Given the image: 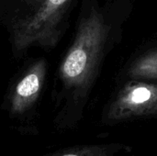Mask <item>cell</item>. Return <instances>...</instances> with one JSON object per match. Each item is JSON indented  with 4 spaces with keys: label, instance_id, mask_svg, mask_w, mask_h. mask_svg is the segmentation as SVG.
I'll use <instances>...</instances> for the list:
<instances>
[{
    "label": "cell",
    "instance_id": "3",
    "mask_svg": "<svg viewBox=\"0 0 157 156\" xmlns=\"http://www.w3.org/2000/svg\"><path fill=\"white\" fill-rule=\"evenodd\" d=\"M45 73V62L40 60L34 63L17 83L11 97V112L13 114H23L36 102L43 86Z\"/></svg>",
    "mask_w": 157,
    "mask_h": 156
},
{
    "label": "cell",
    "instance_id": "2",
    "mask_svg": "<svg viewBox=\"0 0 157 156\" xmlns=\"http://www.w3.org/2000/svg\"><path fill=\"white\" fill-rule=\"evenodd\" d=\"M101 28L95 17L81 27L77 38L61 66V76L70 86L79 85L86 78L95 56Z\"/></svg>",
    "mask_w": 157,
    "mask_h": 156
},
{
    "label": "cell",
    "instance_id": "1",
    "mask_svg": "<svg viewBox=\"0 0 157 156\" xmlns=\"http://www.w3.org/2000/svg\"><path fill=\"white\" fill-rule=\"evenodd\" d=\"M35 1V8L15 25L14 43L18 50H24L33 44L52 43L56 26L69 0Z\"/></svg>",
    "mask_w": 157,
    "mask_h": 156
},
{
    "label": "cell",
    "instance_id": "6",
    "mask_svg": "<svg viewBox=\"0 0 157 156\" xmlns=\"http://www.w3.org/2000/svg\"><path fill=\"white\" fill-rule=\"evenodd\" d=\"M49 156H86L85 152H69V153H63V154H55Z\"/></svg>",
    "mask_w": 157,
    "mask_h": 156
},
{
    "label": "cell",
    "instance_id": "4",
    "mask_svg": "<svg viewBox=\"0 0 157 156\" xmlns=\"http://www.w3.org/2000/svg\"><path fill=\"white\" fill-rule=\"evenodd\" d=\"M132 75L157 78V52L151 53L139 61L132 70Z\"/></svg>",
    "mask_w": 157,
    "mask_h": 156
},
{
    "label": "cell",
    "instance_id": "5",
    "mask_svg": "<svg viewBox=\"0 0 157 156\" xmlns=\"http://www.w3.org/2000/svg\"><path fill=\"white\" fill-rule=\"evenodd\" d=\"M153 97V91L146 86H139L131 90L127 96V101L132 105H142L148 102Z\"/></svg>",
    "mask_w": 157,
    "mask_h": 156
}]
</instances>
